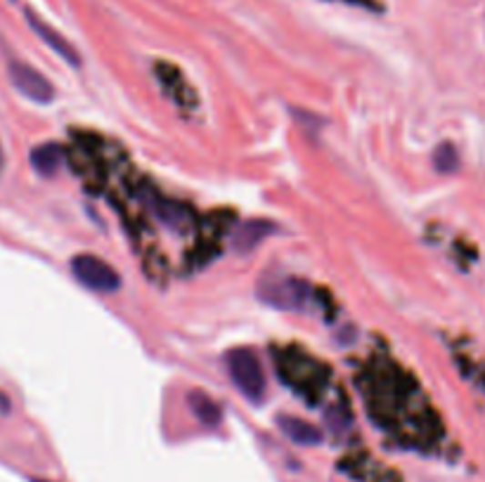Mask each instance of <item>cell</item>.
Segmentation results:
<instances>
[{
    "instance_id": "6da1fadb",
    "label": "cell",
    "mask_w": 485,
    "mask_h": 482,
    "mask_svg": "<svg viewBox=\"0 0 485 482\" xmlns=\"http://www.w3.org/2000/svg\"><path fill=\"white\" fill-rule=\"evenodd\" d=\"M260 303L275 310H301L306 306L310 286L303 279L291 275H263L256 286Z\"/></svg>"
},
{
    "instance_id": "7a4b0ae2",
    "label": "cell",
    "mask_w": 485,
    "mask_h": 482,
    "mask_svg": "<svg viewBox=\"0 0 485 482\" xmlns=\"http://www.w3.org/2000/svg\"><path fill=\"white\" fill-rule=\"evenodd\" d=\"M227 371L237 390L251 402H260L266 395V374L258 362V355L248 347H237L227 353Z\"/></svg>"
},
{
    "instance_id": "3957f363",
    "label": "cell",
    "mask_w": 485,
    "mask_h": 482,
    "mask_svg": "<svg viewBox=\"0 0 485 482\" xmlns=\"http://www.w3.org/2000/svg\"><path fill=\"white\" fill-rule=\"evenodd\" d=\"M71 272L78 279V284H83L90 291H97V294H112L121 286V276L112 265H106L105 260L90 256V253H81L71 260Z\"/></svg>"
},
{
    "instance_id": "277c9868",
    "label": "cell",
    "mask_w": 485,
    "mask_h": 482,
    "mask_svg": "<svg viewBox=\"0 0 485 482\" xmlns=\"http://www.w3.org/2000/svg\"><path fill=\"white\" fill-rule=\"evenodd\" d=\"M12 85L26 97V100L35 102V105H50L55 100V88L53 83L43 76L41 71H35L34 66H29L26 62H17L12 59L7 66Z\"/></svg>"
},
{
    "instance_id": "5b68a950",
    "label": "cell",
    "mask_w": 485,
    "mask_h": 482,
    "mask_svg": "<svg viewBox=\"0 0 485 482\" xmlns=\"http://www.w3.org/2000/svg\"><path fill=\"white\" fill-rule=\"evenodd\" d=\"M24 17H26V22H29L31 31H34V34L38 35V38H41V41L45 43V45L50 47L57 57H62L66 65H71V66H81V57H78L76 47L71 45L65 35L59 34V31H55L50 24L43 22V19L38 17V15H34L31 10L24 12Z\"/></svg>"
},
{
    "instance_id": "8992f818",
    "label": "cell",
    "mask_w": 485,
    "mask_h": 482,
    "mask_svg": "<svg viewBox=\"0 0 485 482\" xmlns=\"http://www.w3.org/2000/svg\"><path fill=\"white\" fill-rule=\"evenodd\" d=\"M275 232H278V225L270 223V220H247L237 227L235 236H232V246L237 253L254 251L260 241H266Z\"/></svg>"
},
{
    "instance_id": "52a82bcc",
    "label": "cell",
    "mask_w": 485,
    "mask_h": 482,
    "mask_svg": "<svg viewBox=\"0 0 485 482\" xmlns=\"http://www.w3.org/2000/svg\"><path fill=\"white\" fill-rule=\"evenodd\" d=\"M278 426L291 442L303 445V447H315V445L322 442V433H319L318 426L308 424L303 418L287 417V414H284V417L278 418Z\"/></svg>"
},
{
    "instance_id": "ba28073f",
    "label": "cell",
    "mask_w": 485,
    "mask_h": 482,
    "mask_svg": "<svg viewBox=\"0 0 485 482\" xmlns=\"http://www.w3.org/2000/svg\"><path fill=\"white\" fill-rule=\"evenodd\" d=\"M62 161H65V152L55 142H47V145H41L31 152V166L43 177L55 176L62 168Z\"/></svg>"
},
{
    "instance_id": "9c48e42d",
    "label": "cell",
    "mask_w": 485,
    "mask_h": 482,
    "mask_svg": "<svg viewBox=\"0 0 485 482\" xmlns=\"http://www.w3.org/2000/svg\"><path fill=\"white\" fill-rule=\"evenodd\" d=\"M187 405L189 409H192V414H195L204 426H218L220 418H223L218 402L213 400L211 395L201 393V390H192V393L187 395Z\"/></svg>"
},
{
    "instance_id": "30bf717a",
    "label": "cell",
    "mask_w": 485,
    "mask_h": 482,
    "mask_svg": "<svg viewBox=\"0 0 485 482\" xmlns=\"http://www.w3.org/2000/svg\"><path fill=\"white\" fill-rule=\"evenodd\" d=\"M433 166H436L438 173L457 171V166H460V156H457L455 145L443 142V145L436 149V154H433Z\"/></svg>"
},
{
    "instance_id": "8fae6325",
    "label": "cell",
    "mask_w": 485,
    "mask_h": 482,
    "mask_svg": "<svg viewBox=\"0 0 485 482\" xmlns=\"http://www.w3.org/2000/svg\"><path fill=\"white\" fill-rule=\"evenodd\" d=\"M12 405L10 400H7V395L5 393H0V414H10Z\"/></svg>"
},
{
    "instance_id": "7c38bea8",
    "label": "cell",
    "mask_w": 485,
    "mask_h": 482,
    "mask_svg": "<svg viewBox=\"0 0 485 482\" xmlns=\"http://www.w3.org/2000/svg\"><path fill=\"white\" fill-rule=\"evenodd\" d=\"M0 166H3V154H0Z\"/></svg>"
},
{
    "instance_id": "4fadbf2b",
    "label": "cell",
    "mask_w": 485,
    "mask_h": 482,
    "mask_svg": "<svg viewBox=\"0 0 485 482\" xmlns=\"http://www.w3.org/2000/svg\"><path fill=\"white\" fill-rule=\"evenodd\" d=\"M34 482H45V480H34Z\"/></svg>"
}]
</instances>
